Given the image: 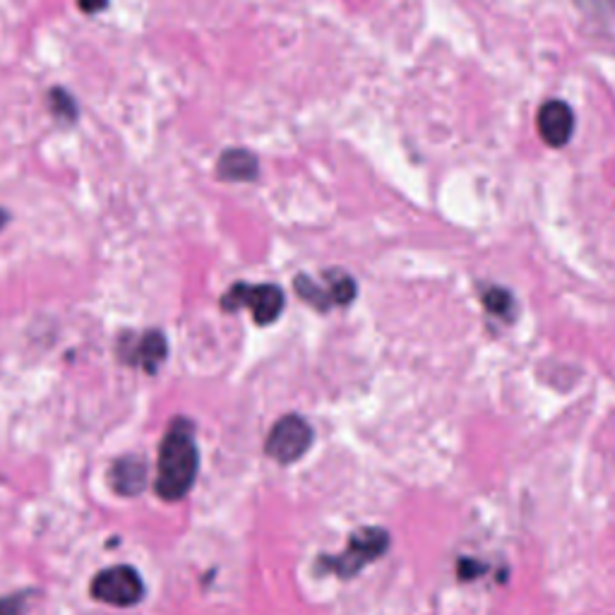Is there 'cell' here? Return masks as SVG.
Listing matches in <instances>:
<instances>
[{"label": "cell", "mask_w": 615, "mask_h": 615, "mask_svg": "<svg viewBox=\"0 0 615 615\" xmlns=\"http://www.w3.org/2000/svg\"><path fill=\"white\" fill-rule=\"evenodd\" d=\"M200 455L195 445V426L188 419L171 421L169 431L159 445L157 459V488L161 500H183L193 488Z\"/></svg>", "instance_id": "cell-1"}, {"label": "cell", "mask_w": 615, "mask_h": 615, "mask_svg": "<svg viewBox=\"0 0 615 615\" xmlns=\"http://www.w3.org/2000/svg\"><path fill=\"white\" fill-rule=\"evenodd\" d=\"M390 548V534L380 527H363L349 536V546L339 555H325L320 560V572H334L337 577L351 579L363 567L375 563Z\"/></svg>", "instance_id": "cell-2"}, {"label": "cell", "mask_w": 615, "mask_h": 615, "mask_svg": "<svg viewBox=\"0 0 615 615\" xmlns=\"http://www.w3.org/2000/svg\"><path fill=\"white\" fill-rule=\"evenodd\" d=\"M286 298L284 291L277 284H246L238 282L231 286L222 296V310L236 313V310L248 308L253 313V320L258 325H272L284 313Z\"/></svg>", "instance_id": "cell-3"}, {"label": "cell", "mask_w": 615, "mask_h": 615, "mask_svg": "<svg viewBox=\"0 0 615 615\" xmlns=\"http://www.w3.org/2000/svg\"><path fill=\"white\" fill-rule=\"evenodd\" d=\"M313 445V428L301 416L289 414L282 416L267 435L265 452L274 462L279 464H294L301 459Z\"/></svg>", "instance_id": "cell-4"}, {"label": "cell", "mask_w": 615, "mask_h": 615, "mask_svg": "<svg viewBox=\"0 0 615 615\" xmlns=\"http://www.w3.org/2000/svg\"><path fill=\"white\" fill-rule=\"evenodd\" d=\"M92 596L97 601L109 603V606L128 608L142 601L145 582L130 565H113L92 579Z\"/></svg>", "instance_id": "cell-5"}, {"label": "cell", "mask_w": 615, "mask_h": 615, "mask_svg": "<svg viewBox=\"0 0 615 615\" xmlns=\"http://www.w3.org/2000/svg\"><path fill=\"white\" fill-rule=\"evenodd\" d=\"M118 356L128 366L142 368L147 375H154L161 363L169 356V344H166L164 332L149 330L142 334H123L118 342Z\"/></svg>", "instance_id": "cell-6"}, {"label": "cell", "mask_w": 615, "mask_h": 615, "mask_svg": "<svg viewBox=\"0 0 615 615\" xmlns=\"http://www.w3.org/2000/svg\"><path fill=\"white\" fill-rule=\"evenodd\" d=\"M536 128L548 147H565L575 133V113L565 101H546L536 116Z\"/></svg>", "instance_id": "cell-7"}, {"label": "cell", "mask_w": 615, "mask_h": 615, "mask_svg": "<svg viewBox=\"0 0 615 615\" xmlns=\"http://www.w3.org/2000/svg\"><path fill=\"white\" fill-rule=\"evenodd\" d=\"M111 486L118 495L133 498L147 486V464L142 457H121L111 467Z\"/></svg>", "instance_id": "cell-8"}, {"label": "cell", "mask_w": 615, "mask_h": 615, "mask_svg": "<svg viewBox=\"0 0 615 615\" xmlns=\"http://www.w3.org/2000/svg\"><path fill=\"white\" fill-rule=\"evenodd\" d=\"M258 173H260L258 157H255L253 152H248V149L241 147L226 149L217 161V176L222 178V181L250 183L258 178Z\"/></svg>", "instance_id": "cell-9"}, {"label": "cell", "mask_w": 615, "mask_h": 615, "mask_svg": "<svg viewBox=\"0 0 615 615\" xmlns=\"http://www.w3.org/2000/svg\"><path fill=\"white\" fill-rule=\"evenodd\" d=\"M294 289H296L298 298H303L308 306L318 308L320 313H327V310H330L332 301H330V294H327V289H322V286L315 284L313 279L306 277V274H298V277L294 279Z\"/></svg>", "instance_id": "cell-10"}, {"label": "cell", "mask_w": 615, "mask_h": 615, "mask_svg": "<svg viewBox=\"0 0 615 615\" xmlns=\"http://www.w3.org/2000/svg\"><path fill=\"white\" fill-rule=\"evenodd\" d=\"M325 277H327V294H330V301L337 303V306H349L358 291L354 279L344 272H327Z\"/></svg>", "instance_id": "cell-11"}, {"label": "cell", "mask_w": 615, "mask_h": 615, "mask_svg": "<svg viewBox=\"0 0 615 615\" xmlns=\"http://www.w3.org/2000/svg\"><path fill=\"white\" fill-rule=\"evenodd\" d=\"M49 106L51 113L58 118L61 123L73 125L77 118H80V109H77V101L73 99V94L63 87H53L49 94Z\"/></svg>", "instance_id": "cell-12"}, {"label": "cell", "mask_w": 615, "mask_h": 615, "mask_svg": "<svg viewBox=\"0 0 615 615\" xmlns=\"http://www.w3.org/2000/svg\"><path fill=\"white\" fill-rule=\"evenodd\" d=\"M483 306L491 310L493 315H500V318L510 320L515 301H512L510 291L500 289V286H491V289L483 291Z\"/></svg>", "instance_id": "cell-13"}, {"label": "cell", "mask_w": 615, "mask_h": 615, "mask_svg": "<svg viewBox=\"0 0 615 615\" xmlns=\"http://www.w3.org/2000/svg\"><path fill=\"white\" fill-rule=\"evenodd\" d=\"M22 601H25V596H20V594L8 596V599H0V615H20Z\"/></svg>", "instance_id": "cell-14"}, {"label": "cell", "mask_w": 615, "mask_h": 615, "mask_svg": "<svg viewBox=\"0 0 615 615\" xmlns=\"http://www.w3.org/2000/svg\"><path fill=\"white\" fill-rule=\"evenodd\" d=\"M481 572H486V565L476 563V560H462L459 563V577L462 579H476Z\"/></svg>", "instance_id": "cell-15"}, {"label": "cell", "mask_w": 615, "mask_h": 615, "mask_svg": "<svg viewBox=\"0 0 615 615\" xmlns=\"http://www.w3.org/2000/svg\"><path fill=\"white\" fill-rule=\"evenodd\" d=\"M587 13H606V10H615V0H577Z\"/></svg>", "instance_id": "cell-16"}, {"label": "cell", "mask_w": 615, "mask_h": 615, "mask_svg": "<svg viewBox=\"0 0 615 615\" xmlns=\"http://www.w3.org/2000/svg\"><path fill=\"white\" fill-rule=\"evenodd\" d=\"M77 5H80V10L85 15H94L109 8V0H77Z\"/></svg>", "instance_id": "cell-17"}, {"label": "cell", "mask_w": 615, "mask_h": 615, "mask_svg": "<svg viewBox=\"0 0 615 615\" xmlns=\"http://www.w3.org/2000/svg\"><path fill=\"white\" fill-rule=\"evenodd\" d=\"M5 224H8V212H5V210H0V231L5 229Z\"/></svg>", "instance_id": "cell-18"}]
</instances>
